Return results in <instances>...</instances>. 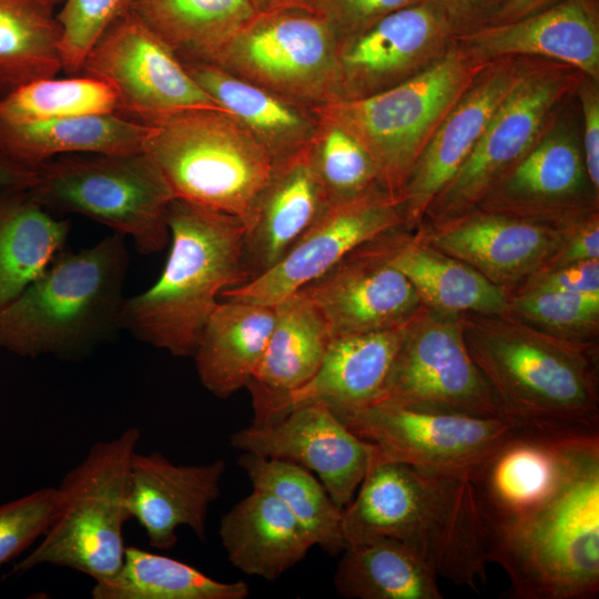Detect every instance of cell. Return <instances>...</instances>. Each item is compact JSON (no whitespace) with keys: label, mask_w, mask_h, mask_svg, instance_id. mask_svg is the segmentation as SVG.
Returning a JSON list of instances; mask_svg holds the SVG:
<instances>
[{"label":"cell","mask_w":599,"mask_h":599,"mask_svg":"<svg viewBox=\"0 0 599 599\" xmlns=\"http://www.w3.org/2000/svg\"><path fill=\"white\" fill-rule=\"evenodd\" d=\"M588 80L580 89L583 118V162L588 180L596 192L599 189V94L595 81Z\"/></svg>","instance_id":"cell-47"},{"label":"cell","mask_w":599,"mask_h":599,"mask_svg":"<svg viewBox=\"0 0 599 599\" xmlns=\"http://www.w3.org/2000/svg\"><path fill=\"white\" fill-rule=\"evenodd\" d=\"M526 287L599 295V258L540 270L518 288Z\"/></svg>","instance_id":"cell-45"},{"label":"cell","mask_w":599,"mask_h":599,"mask_svg":"<svg viewBox=\"0 0 599 599\" xmlns=\"http://www.w3.org/2000/svg\"><path fill=\"white\" fill-rule=\"evenodd\" d=\"M573 80L559 70L520 69L474 150L428 207L425 216L432 225L459 217L480 204L496 182L535 145Z\"/></svg>","instance_id":"cell-14"},{"label":"cell","mask_w":599,"mask_h":599,"mask_svg":"<svg viewBox=\"0 0 599 599\" xmlns=\"http://www.w3.org/2000/svg\"><path fill=\"white\" fill-rule=\"evenodd\" d=\"M35 171V183L29 190L51 213L97 221L131 237L144 255L167 246V211L175 196L143 151L59 155Z\"/></svg>","instance_id":"cell-9"},{"label":"cell","mask_w":599,"mask_h":599,"mask_svg":"<svg viewBox=\"0 0 599 599\" xmlns=\"http://www.w3.org/2000/svg\"><path fill=\"white\" fill-rule=\"evenodd\" d=\"M58 3H63L64 0H55Z\"/></svg>","instance_id":"cell-52"},{"label":"cell","mask_w":599,"mask_h":599,"mask_svg":"<svg viewBox=\"0 0 599 599\" xmlns=\"http://www.w3.org/2000/svg\"><path fill=\"white\" fill-rule=\"evenodd\" d=\"M302 0H258L263 10L284 8V7H298Z\"/></svg>","instance_id":"cell-51"},{"label":"cell","mask_w":599,"mask_h":599,"mask_svg":"<svg viewBox=\"0 0 599 599\" xmlns=\"http://www.w3.org/2000/svg\"><path fill=\"white\" fill-rule=\"evenodd\" d=\"M62 505L59 487H44L0 505V566L41 539Z\"/></svg>","instance_id":"cell-42"},{"label":"cell","mask_w":599,"mask_h":599,"mask_svg":"<svg viewBox=\"0 0 599 599\" xmlns=\"http://www.w3.org/2000/svg\"><path fill=\"white\" fill-rule=\"evenodd\" d=\"M459 322L505 417L524 427L598 432L595 342L558 337L508 313H466Z\"/></svg>","instance_id":"cell-2"},{"label":"cell","mask_w":599,"mask_h":599,"mask_svg":"<svg viewBox=\"0 0 599 599\" xmlns=\"http://www.w3.org/2000/svg\"><path fill=\"white\" fill-rule=\"evenodd\" d=\"M400 227H405L403 199L380 186L353 200L329 204L280 262L224 291L221 298L274 306L359 246Z\"/></svg>","instance_id":"cell-16"},{"label":"cell","mask_w":599,"mask_h":599,"mask_svg":"<svg viewBox=\"0 0 599 599\" xmlns=\"http://www.w3.org/2000/svg\"><path fill=\"white\" fill-rule=\"evenodd\" d=\"M317 118L312 150L329 203L353 200L383 187L370 156L359 142L338 124Z\"/></svg>","instance_id":"cell-40"},{"label":"cell","mask_w":599,"mask_h":599,"mask_svg":"<svg viewBox=\"0 0 599 599\" xmlns=\"http://www.w3.org/2000/svg\"><path fill=\"white\" fill-rule=\"evenodd\" d=\"M359 438L374 444L379 461L468 475L517 424L507 417H474L373 403L332 409Z\"/></svg>","instance_id":"cell-15"},{"label":"cell","mask_w":599,"mask_h":599,"mask_svg":"<svg viewBox=\"0 0 599 599\" xmlns=\"http://www.w3.org/2000/svg\"><path fill=\"white\" fill-rule=\"evenodd\" d=\"M140 437V429L130 427L91 446L58 486L62 505L57 519L11 575L44 565L70 568L94 581L118 572L126 549L124 525L132 519L130 470Z\"/></svg>","instance_id":"cell-7"},{"label":"cell","mask_w":599,"mask_h":599,"mask_svg":"<svg viewBox=\"0 0 599 599\" xmlns=\"http://www.w3.org/2000/svg\"><path fill=\"white\" fill-rule=\"evenodd\" d=\"M596 447H599V432H558L517 425L470 474L487 541L555 498Z\"/></svg>","instance_id":"cell-11"},{"label":"cell","mask_w":599,"mask_h":599,"mask_svg":"<svg viewBox=\"0 0 599 599\" xmlns=\"http://www.w3.org/2000/svg\"><path fill=\"white\" fill-rule=\"evenodd\" d=\"M37 171L12 160L0 150V187L31 189Z\"/></svg>","instance_id":"cell-49"},{"label":"cell","mask_w":599,"mask_h":599,"mask_svg":"<svg viewBox=\"0 0 599 599\" xmlns=\"http://www.w3.org/2000/svg\"><path fill=\"white\" fill-rule=\"evenodd\" d=\"M586 182L580 146L571 134L558 131L538 140L480 204L483 211L569 224L595 213L581 200Z\"/></svg>","instance_id":"cell-22"},{"label":"cell","mask_w":599,"mask_h":599,"mask_svg":"<svg viewBox=\"0 0 599 599\" xmlns=\"http://www.w3.org/2000/svg\"><path fill=\"white\" fill-rule=\"evenodd\" d=\"M488 62L466 48L450 50L396 85L335 100L314 111L357 140L370 156L380 185L400 196L433 134Z\"/></svg>","instance_id":"cell-8"},{"label":"cell","mask_w":599,"mask_h":599,"mask_svg":"<svg viewBox=\"0 0 599 599\" xmlns=\"http://www.w3.org/2000/svg\"><path fill=\"white\" fill-rule=\"evenodd\" d=\"M132 0H64L58 13L62 26L63 71L80 74L90 50L104 31L131 9Z\"/></svg>","instance_id":"cell-43"},{"label":"cell","mask_w":599,"mask_h":599,"mask_svg":"<svg viewBox=\"0 0 599 599\" xmlns=\"http://www.w3.org/2000/svg\"><path fill=\"white\" fill-rule=\"evenodd\" d=\"M237 464L253 488L272 494L292 512L314 546L331 555L346 548L342 532L343 510L309 470L291 461L252 453H243Z\"/></svg>","instance_id":"cell-38"},{"label":"cell","mask_w":599,"mask_h":599,"mask_svg":"<svg viewBox=\"0 0 599 599\" xmlns=\"http://www.w3.org/2000/svg\"><path fill=\"white\" fill-rule=\"evenodd\" d=\"M377 243L387 262L406 276L427 308L451 315L508 313L505 290L417 234L406 236L396 230L377 237Z\"/></svg>","instance_id":"cell-29"},{"label":"cell","mask_w":599,"mask_h":599,"mask_svg":"<svg viewBox=\"0 0 599 599\" xmlns=\"http://www.w3.org/2000/svg\"><path fill=\"white\" fill-rule=\"evenodd\" d=\"M514 599H591L599 592V447L547 505L487 541Z\"/></svg>","instance_id":"cell-5"},{"label":"cell","mask_w":599,"mask_h":599,"mask_svg":"<svg viewBox=\"0 0 599 599\" xmlns=\"http://www.w3.org/2000/svg\"><path fill=\"white\" fill-rule=\"evenodd\" d=\"M143 152L176 199L247 223L274 159L224 109H192L149 125Z\"/></svg>","instance_id":"cell-6"},{"label":"cell","mask_w":599,"mask_h":599,"mask_svg":"<svg viewBox=\"0 0 599 599\" xmlns=\"http://www.w3.org/2000/svg\"><path fill=\"white\" fill-rule=\"evenodd\" d=\"M81 73L110 84L119 100V115L145 125L186 110L223 109L131 10L100 37Z\"/></svg>","instance_id":"cell-13"},{"label":"cell","mask_w":599,"mask_h":599,"mask_svg":"<svg viewBox=\"0 0 599 599\" xmlns=\"http://www.w3.org/2000/svg\"><path fill=\"white\" fill-rule=\"evenodd\" d=\"M55 0H0V98L63 70Z\"/></svg>","instance_id":"cell-36"},{"label":"cell","mask_w":599,"mask_h":599,"mask_svg":"<svg viewBox=\"0 0 599 599\" xmlns=\"http://www.w3.org/2000/svg\"><path fill=\"white\" fill-rule=\"evenodd\" d=\"M409 322L393 328L333 337L315 375L291 393L265 422L314 402L324 403L332 409L375 403Z\"/></svg>","instance_id":"cell-27"},{"label":"cell","mask_w":599,"mask_h":599,"mask_svg":"<svg viewBox=\"0 0 599 599\" xmlns=\"http://www.w3.org/2000/svg\"><path fill=\"white\" fill-rule=\"evenodd\" d=\"M341 554L334 587L343 598H443L436 573L399 540L378 538L347 546Z\"/></svg>","instance_id":"cell-35"},{"label":"cell","mask_w":599,"mask_h":599,"mask_svg":"<svg viewBox=\"0 0 599 599\" xmlns=\"http://www.w3.org/2000/svg\"><path fill=\"white\" fill-rule=\"evenodd\" d=\"M170 251L158 280L124 300L120 326L175 357L193 356L200 333L224 291L246 283L244 223L173 199Z\"/></svg>","instance_id":"cell-3"},{"label":"cell","mask_w":599,"mask_h":599,"mask_svg":"<svg viewBox=\"0 0 599 599\" xmlns=\"http://www.w3.org/2000/svg\"><path fill=\"white\" fill-rule=\"evenodd\" d=\"M329 204L312 143L274 160L245 224L244 260L250 280L280 262Z\"/></svg>","instance_id":"cell-25"},{"label":"cell","mask_w":599,"mask_h":599,"mask_svg":"<svg viewBox=\"0 0 599 599\" xmlns=\"http://www.w3.org/2000/svg\"><path fill=\"white\" fill-rule=\"evenodd\" d=\"M508 314L551 335L593 342L598 333L599 295L537 287L508 295Z\"/></svg>","instance_id":"cell-41"},{"label":"cell","mask_w":599,"mask_h":599,"mask_svg":"<svg viewBox=\"0 0 599 599\" xmlns=\"http://www.w3.org/2000/svg\"><path fill=\"white\" fill-rule=\"evenodd\" d=\"M70 229L29 189L0 187V309L64 248Z\"/></svg>","instance_id":"cell-33"},{"label":"cell","mask_w":599,"mask_h":599,"mask_svg":"<svg viewBox=\"0 0 599 599\" xmlns=\"http://www.w3.org/2000/svg\"><path fill=\"white\" fill-rule=\"evenodd\" d=\"M197 84L233 114L274 160L312 143L318 118L308 106L204 61H182Z\"/></svg>","instance_id":"cell-31"},{"label":"cell","mask_w":599,"mask_h":599,"mask_svg":"<svg viewBox=\"0 0 599 599\" xmlns=\"http://www.w3.org/2000/svg\"><path fill=\"white\" fill-rule=\"evenodd\" d=\"M225 463L176 465L160 451H135L130 470L129 506L144 529L149 545L169 550L177 542L179 527L205 538L207 511L220 498Z\"/></svg>","instance_id":"cell-23"},{"label":"cell","mask_w":599,"mask_h":599,"mask_svg":"<svg viewBox=\"0 0 599 599\" xmlns=\"http://www.w3.org/2000/svg\"><path fill=\"white\" fill-rule=\"evenodd\" d=\"M475 58L491 61L538 55L578 69L592 81L599 75L597 0H561L520 19L488 23L458 35Z\"/></svg>","instance_id":"cell-24"},{"label":"cell","mask_w":599,"mask_h":599,"mask_svg":"<svg viewBox=\"0 0 599 599\" xmlns=\"http://www.w3.org/2000/svg\"><path fill=\"white\" fill-rule=\"evenodd\" d=\"M244 581H219L165 555L126 547L118 572L94 581L93 599H245Z\"/></svg>","instance_id":"cell-37"},{"label":"cell","mask_w":599,"mask_h":599,"mask_svg":"<svg viewBox=\"0 0 599 599\" xmlns=\"http://www.w3.org/2000/svg\"><path fill=\"white\" fill-rule=\"evenodd\" d=\"M230 444L243 453L291 461L314 471L342 510L379 460L377 447L355 435L321 402L297 406L270 422L252 423L232 434Z\"/></svg>","instance_id":"cell-17"},{"label":"cell","mask_w":599,"mask_h":599,"mask_svg":"<svg viewBox=\"0 0 599 599\" xmlns=\"http://www.w3.org/2000/svg\"><path fill=\"white\" fill-rule=\"evenodd\" d=\"M275 316V306L220 300L192 356L205 389L225 399L246 387L266 348Z\"/></svg>","instance_id":"cell-30"},{"label":"cell","mask_w":599,"mask_h":599,"mask_svg":"<svg viewBox=\"0 0 599 599\" xmlns=\"http://www.w3.org/2000/svg\"><path fill=\"white\" fill-rule=\"evenodd\" d=\"M375 403L474 417H505L468 352L459 315L426 306L408 323Z\"/></svg>","instance_id":"cell-12"},{"label":"cell","mask_w":599,"mask_h":599,"mask_svg":"<svg viewBox=\"0 0 599 599\" xmlns=\"http://www.w3.org/2000/svg\"><path fill=\"white\" fill-rule=\"evenodd\" d=\"M447 18L454 30L465 32L486 24L506 0H428ZM461 33V32H460Z\"/></svg>","instance_id":"cell-48"},{"label":"cell","mask_w":599,"mask_h":599,"mask_svg":"<svg viewBox=\"0 0 599 599\" xmlns=\"http://www.w3.org/2000/svg\"><path fill=\"white\" fill-rule=\"evenodd\" d=\"M219 537L236 569L267 581L282 577L314 547L292 512L275 496L258 488L223 515Z\"/></svg>","instance_id":"cell-28"},{"label":"cell","mask_w":599,"mask_h":599,"mask_svg":"<svg viewBox=\"0 0 599 599\" xmlns=\"http://www.w3.org/2000/svg\"><path fill=\"white\" fill-rule=\"evenodd\" d=\"M338 37L302 7L266 9L222 48L212 63L311 109L338 97Z\"/></svg>","instance_id":"cell-10"},{"label":"cell","mask_w":599,"mask_h":599,"mask_svg":"<svg viewBox=\"0 0 599 599\" xmlns=\"http://www.w3.org/2000/svg\"><path fill=\"white\" fill-rule=\"evenodd\" d=\"M425 0H302L298 7L323 17L339 41L398 9Z\"/></svg>","instance_id":"cell-44"},{"label":"cell","mask_w":599,"mask_h":599,"mask_svg":"<svg viewBox=\"0 0 599 599\" xmlns=\"http://www.w3.org/2000/svg\"><path fill=\"white\" fill-rule=\"evenodd\" d=\"M149 130V125L118 114L33 122L0 119V150L20 164L35 170L59 155L143 151Z\"/></svg>","instance_id":"cell-32"},{"label":"cell","mask_w":599,"mask_h":599,"mask_svg":"<svg viewBox=\"0 0 599 599\" xmlns=\"http://www.w3.org/2000/svg\"><path fill=\"white\" fill-rule=\"evenodd\" d=\"M515 60H491L441 121L400 193L405 229L418 226L444 187L474 150L493 114L514 85Z\"/></svg>","instance_id":"cell-21"},{"label":"cell","mask_w":599,"mask_h":599,"mask_svg":"<svg viewBox=\"0 0 599 599\" xmlns=\"http://www.w3.org/2000/svg\"><path fill=\"white\" fill-rule=\"evenodd\" d=\"M597 258H599V221L596 212L570 226L561 246L541 270Z\"/></svg>","instance_id":"cell-46"},{"label":"cell","mask_w":599,"mask_h":599,"mask_svg":"<svg viewBox=\"0 0 599 599\" xmlns=\"http://www.w3.org/2000/svg\"><path fill=\"white\" fill-rule=\"evenodd\" d=\"M573 223L556 224L481 211L432 225L417 235L470 265L509 295L546 266Z\"/></svg>","instance_id":"cell-19"},{"label":"cell","mask_w":599,"mask_h":599,"mask_svg":"<svg viewBox=\"0 0 599 599\" xmlns=\"http://www.w3.org/2000/svg\"><path fill=\"white\" fill-rule=\"evenodd\" d=\"M275 306L268 343L246 384L253 423H263L317 372L333 338L321 314L300 291Z\"/></svg>","instance_id":"cell-26"},{"label":"cell","mask_w":599,"mask_h":599,"mask_svg":"<svg viewBox=\"0 0 599 599\" xmlns=\"http://www.w3.org/2000/svg\"><path fill=\"white\" fill-rule=\"evenodd\" d=\"M453 31L441 11L425 0L341 39L336 100L372 95L414 75L430 50L444 43Z\"/></svg>","instance_id":"cell-20"},{"label":"cell","mask_w":599,"mask_h":599,"mask_svg":"<svg viewBox=\"0 0 599 599\" xmlns=\"http://www.w3.org/2000/svg\"><path fill=\"white\" fill-rule=\"evenodd\" d=\"M342 532L346 547L399 540L456 586L486 581L487 534L468 475L377 461L343 509Z\"/></svg>","instance_id":"cell-1"},{"label":"cell","mask_w":599,"mask_h":599,"mask_svg":"<svg viewBox=\"0 0 599 599\" xmlns=\"http://www.w3.org/2000/svg\"><path fill=\"white\" fill-rule=\"evenodd\" d=\"M128 267L125 237L118 233L77 252L63 248L0 309V348L32 358L92 351L121 329Z\"/></svg>","instance_id":"cell-4"},{"label":"cell","mask_w":599,"mask_h":599,"mask_svg":"<svg viewBox=\"0 0 599 599\" xmlns=\"http://www.w3.org/2000/svg\"><path fill=\"white\" fill-rule=\"evenodd\" d=\"M559 1L561 0H506L486 24L514 21Z\"/></svg>","instance_id":"cell-50"},{"label":"cell","mask_w":599,"mask_h":599,"mask_svg":"<svg viewBox=\"0 0 599 599\" xmlns=\"http://www.w3.org/2000/svg\"><path fill=\"white\" fill-rule=\"evenodd\" d=\"M333 337L409 322L424 306L406 276L385 258L377 238L359 246L300 290Z\"/></svg>","instance_id":"cell-18"},{"label":"cell","mask_w":599,"mask_h":599,"mask_svg":"<svg viewBox=\"0 0 599 599\" xmlns=\"http://www.w3.org/2000/svg\"><path fill=\"white\" fill-rule=\"evenodd\" d=\"M130 10L181 61L212 62L263 8L258 0H132Z\"/></svg>","instance_id":"cell-34"},{"label":"cell","mask_w":599,"mask_h":599,"mask_svg":"<svg viewBox=\"0 0 599 599\" xmlns=\"http://www.w3.org/2000/svg\"><path fill=\"white\" fill-rule=\"evenodd\" d=\"M119 115V100L110 84L80 73L32 81L0 98V119L33 122L89 115Z\"/></svg>","instance_id":"cell-39"}]
</instances>
